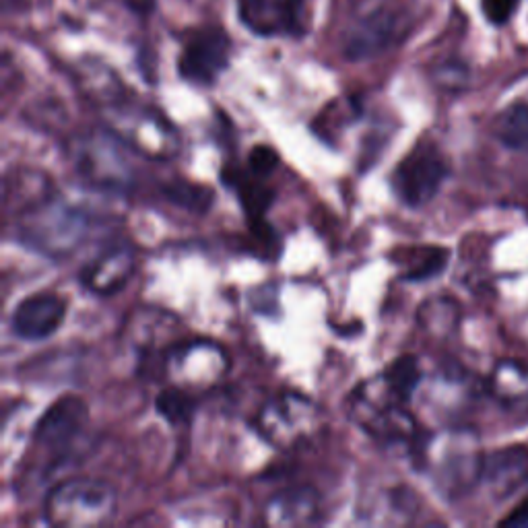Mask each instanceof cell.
<instances>
[{
  "mask_svg": "<svg viewBox=\"0 0 528 528\" xmlns=\"http://www.w3.org/2000/svg\"><path fill=\"white\" fill-rule=\"evenodd\" d=\"M66 318V302L58 293H33L15 308L11 316L13 333L23 341H44L52 337Z\"/></svg>",
  "mask_w": 528,
  "mask_h": 528,
  "instance_id": "cell-13",
  "label": "cell"
},
{
  "mask_svg": "<svg viewBox=\"0 0 528 528\" xmlns=\"http://www.w3.org/2000/svg\"><path fill=\"white\" fill-rule=\"evenodd\" d=\"M229 363L223 349L211 341H192L174 347L165 359V374L174 386L188 392L213 388L227 372Z\"/></svg>",
  "mask_w": 528,
  "mask_h": 528,
  "instance_id": "cell-11",
  "label": "cell"
},
{
  "mask_svg": "<svg viewBox=\"0 0 528 528\" xmlns=\"http://www.w3.org/2000/svg\"><path fill=\"white\" fill-rule=\"evenodd\" d=\"M248 165L256 178H267L279 168V155L273 147L256 145L248 155Z\"/></svg>",
  "mask_w": 528,
  "mask_h": 528,
  "instance_id": "cell-25",
  "label": "cell"
},
{
  "mask_svg": "<svg viewBox=\"0 0 528 528\" xmlns=\"http://www.w3.org/2000/svg\"><path fill=\"white\" fill-rule=\"evenodd\" d=\"M236 15L256 38L300 40L310 27V0H236Z\"/></svg>",
  "mask_w": 528,
  "mask_h": 528,
  "instance_id": "cell-8",
  "label": "cell"
},
{
  "mask_svg": "<svg viewBox=\"0 0 528 528\" xmlns=\"http://www.w3.org/2000/svg\"><path fill=\"white\" fill-rule=\"evenodd\" d=\"M500 141L518 151H528V106L518 104L508 108L498 124Z\"/></svg>",
  "mask_w": 528,
  "mask_h": 528,
  "instance_id": "cell-22",
  "label": "cell"
},
{
  "mask_svg": "<svg viewBox=\"0 0 528 528\" xmlns=\"http://www.w3.org/2000/svg\"><path fill=\"white\" fill-rule=\"evenodd\" d=\"M87 421V405L79 396H62L46 409L33 427V446L38 448V452L46 454V460H50L52 465L73 450L85 432Z\"/></svg>",
  "mask_w": 528,
  "mask_h": 528,
  "instance_id": "cell-10",
  "label": "cell"
},
{
  "mask_svg": "<svg viewBox=\"0 0 528 528\" xmlns=\"http://www.w3.org/2000/svg\"><path fill=\"white\" fill-rule=\"evenodd\" d=\"M491 392L504 403H512L528 394V368L518 361H502L489 380Z\"/></svg>",
  "mask_w": 528,
  "mask_h": 528,
  "instance_id": "cell-18",
  "label": "cell"
},
{
  "mask_svg": "<svg viewBox=\"0 0 528 528\" xmlns=\"http://www.w3.org/2000/svg\"><path fill=\"white\" fill-rule=\"evenodd\" d=\"M448 250L440 248V246H429L419 250L417 258H411L409 262V269L403 273L405 281H427V279H434L438 277L448 264Z\"/></svg>",
  "mask_w": 528,
  "mask_h": 528,
  "instance_id": "cell-23",
  "label": "cell"
},
{
  "mask_svg": "<svg viewBox=\"0 0 528 528\" xmlns=\"http://www.w3.org/2000/svg\"><path fill=\"white\" fill-rule=\"evenodd\" d=\"M135 273V250L128 244L106 248L81 271V285L99 295L108 297L118 293Z\"/></svg>",
  "mask_w": 528,
  "mask_h": 528,
  "instance_id": "cell-14",
  "label": "cell"
},
{
  "mask_svg": "<svg viewBox=\"0 0 528 528\" xmlns=\"http://www.w3.org/2000/svg\"><path fill=\"white\" fill-rule=\"evenodd\" d=\"M407 19L392 9H376L359 17L343 33V56L359 62L388 52L396 42L407 36Z\"/></svg>",
  "mask_w": 528,
  "mask_h": 528,
  "instance_id": "cell-12",
  "label": "cell"
},
{
  "mask_svg": "<svg viewBox=\"0 0 528 528\" xmlns=\"http://www.w3.org/2000/svg\"><path fill=\"white\" fill-rule=\"evenodd\" d=\"M116 512V491L99 479H71L58 483L46 498L44 514L52 526H102Z\"/></svg>",
  "mask_w": 528,
  "mask_h": 528,
  "instance_id": "cell-3",
  "label": "cell"
},
{
  "mask_svg": "<svg viewBox=\"0 0 528 528\" xmlns=\"http://www.w3.org/2000/svg\"><path fill=\"white\" fill-rule=\"evenodd\" d=\"M229 33L221 25H205L190 31L178 54V75L190 85L211 87L229 69L231 62Z\"/></svg>",
  "mask_w": 528,
  "mask_h": 528,
  "instance_id": "cell-7",
  "label": "cell"
},
{
  "mask_svg": "<svg viewBox=\"0 0 528 528\" xmlns=\"http://www.w3.org/2000/svg\"><path fill=\"white\" fill-rule=\"evenodd\" d=\"M231 186L236 188L238 196H240V203L244 207V211L252 217L258 219L273 203V190H269L264 184L260 182H252L246 176L238 174V172H231Z\"/></svg>",
  "mask_w": 528,
  "mask_h": 528,
  "instance_id": "cell-21",
  "label": "cell"
},
{
  "mask_svg": "<svg viewBox=\"0 0 528 528\" xmlns=\"http://www.w3.org/2000/svg\"><path fill=\"white\" fill-rule=\"evenodd\" d=\"M322 413L308 396L285 392L264 405L254 421L256 432L273 448L291 450L314 438Z\"/></svg>",
  "mask_w": 528,
  "mask_h": 528,
  "instance_id": "cell-5",
  "label": "cell"
},
{
  "mask_svg": "<svg viewBox=\"0 0 528 528\" xmlns=\"http://www.w3.org/2000/svg\"><path fill=\"white\" fill-rule=\"evenodd\" d=\"M79 178L106 192H126L132 184V170L120 147V139L108 132H91L77 139L71 149Z\"/></svg>",
  "mask_w": 528,
  "mask_h": 528,
  "instance_id": "cell-6",
  "label": "cell"
},
{
  "mask_svg": "<svg viewBox=\"0 0 528 528\" xmlns=\"http://www.w3.org/2000/svg\"><path fill=\"white\" fill-rule=\"evenodd\" d=\"M165 194H168V201L194 213H205L213 205V192L207 186H198L190 182L170 184L165 188Z\"/></svg>",
  "mask_w": 528,
  "mask_h": 528,
  "instance_id": "cell-24",
  "label": "cell"
},
{
  "mask_svg": "<svg viewBox=\"0 0 528 528\" xmlns=\"http://www.w3.org/2000/svg\"><path fill=\"white\" fill-rule=\"evenodd\" d=\"M122 5L137 17H151L157 9V0H122Z\"/></svg>",
  "mask_w": 528,
  "mask_h": 528,
  "instance_id": "cell-27",
  "label": "cell"
},
{
  "mask_svg": "<svg viewBox=\"0 0 528 528\" xmlns=\"http://www.w3.org/2000/svg\"><path fill=\"white\" fill-rule=\"evenodd\" d=\"M448 161L434 145L415 147L392 174V190L407 207H423L440 192L448 178Z\"/></svg>",
  "mask_w": 528,
  "mask_h": 528,
  "instance_id": "cell-9",
  "label": "cell"
},
{
  "mask_svg": "<svg viewBox=\"0 0 528 528\" xmlns=\"http://www.w3.org/2000/svg\"><path fill=\"white\" fill-rule=\"evenodd\" d=\"M516 5L518 0H481L483 13L493 25H504L516 11Z\"/></svg>",
  "mask_w": 528,
  "mask_h": 528,
  "instance_id": "cell-26",
  "label": "cell"
},
{
  "mask_svg": "<svg viewBox=\"0 0 528 528\" xmlns=\"http://www.w3.org/2000/svg\"><path fill=\"white\" fill-rule=\"evenodd\" d=\"M132 149L151 159H170L178 153L180 141L176 130L159 116L141 114L135 122L126 124V139Z\"/></svg>",
  "mask_w": 528,
  "mask_h": 528,
  "instance_id": "cell-16",
  "label": "cell"
},
{
  "mask_svg": "<svg viewBox=\"0 0 528 528\" xmlns=\"http://www.w3.org/2000/svg\"><path fill=\"white\" fill-rule=\"evenodd\" d=\"M405 403L380 374L351 394L349 413L378 442L405 444L415 440V419L405 411Z\"/></svg>",
  "mask_w": 528,
  "mask_h": 528,
  "instance_id": "cell-2",
  "label": "cell"
},
{
  "mask_svg": "<svg viewBox=\"0 0 528 528\" xmlns=\"http://www.w3.org/2000/svg\"><path fill=\"white\" fill-rule=\"evenodd\" d=\"M194 407H196V401H194L192 392L178 388V386H170V388L161 390L157 396V401H155L157 413L165 421H170L172 425H180V423L190 421Z\"/></svg>",
  "mask_w": 528,
  "mask_h": 528,
  "instance_id": "cell-20",
  "label": "cell"
},
{
  "mask_svg": "<svg viewBox=\"0 0 528 528\" xmlns=\"http://www.w3.org/2000/svg\"><path fill=\"white\" fill-rule=\"evenodd\" d=\"M425 471L446 495H458L483 475V462L471 434L448 432L432 436L423 448Z\"/></svg>",
  "mask_w": 528,
  "mask_h": 528,
  "instance_id": "cell-4",
  "label": "cell"
},
{
  "mask_svg": "<svg viewBox=\"0 0 528 528\" xmlns=\"http://www.w3.org/2000/svg\"><path fill=\"white\" fill-rule=\"evenodd\" d=\"M500 526H528V498L520 502V506L514 508L510 516L500 522Z\"/></svg>",
  "mask_w": 528,
  "mask_h": 528,
  "instance_id": "cell-28",
  "label": "cell"
},
{
  "mask_svg": "<svg viewBox=\"0 0 528 528\" xmlns=\"http://www.w3.org/2000/svg\"><path fill=\"white\" fill-rule=\"evenodd\" d=\"M264 522L281 528L320 524V495L312 487H289L269 500L264 508Z\"/></svg>",
  "mask_w": 528,
  "mask_h": 528,
  "instance_id": "cell-15",
  "label": "cell"
},
{
  "mask_svg": "<svg viewBox=\"0 0 528 528\" xmlns=\"http://www.w3.org/2000/svg\"><path fill=\"white\" fill-rule=\"evenodd\" d=\"M483 475L498 493H510L528 477V452L508 448L491 454L483 462Z\"/></svg>",
  "mask_w": 528,
  "mask_h": 528,
  "instance_id": "cell-17",
  "label": "cell"
},
{
  "mask_svg": "<svg viewBox=\"0 0 528 528\" xmlns=\"http://www.w3.org/2000/svg\"><path fill=\"white\" fill-rule=\"evenodd\" d=\"M91 217L64 198H40L19 215V242L48 258L71 256L89 236Z\"/></svg>",
  "mask_w": 528,
  "mask_h": 528,
  "instance_id": "cell-1",
  "label": "cell"
},
{
  "mask_svg": "<svg viewBox=\"0 0 528 528\" xmlns=\"http://www.w3.org/2000/svg\"><path fill=\"white\" fill-rule=\"evenodd\" d=\"M384 380L388 386L401 396L403 401H409L417 386L421 384V368L415 355H403L394 359L390 366L384 370Z\"/></svg>",
  "mask_w": 528,
  "mask_h": 528,
  "instance_id": "cell-19",
  "label": "cell"
}]
</instances>
